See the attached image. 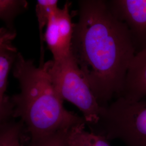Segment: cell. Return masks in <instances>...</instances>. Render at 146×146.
<instances>
[{"mask_svg": "<svg viewBox=\"0 0 146 146\" xmlns=\"http://www.w3.org/2000/svg\"><path fill=\"white\" fill-rule=\"evenodd\" d=\"M16 31H9L6 28H0V123L13 119V105L7 94L8 77L13 68L18 53L13 41Z\"/></svg>", "mask_w": 146, "mask_h": 146, "instance_id": "8992f818", "label": "cell"}, {"mask_svg": "<svg viewBox=\"0 0 146 146\" xmlns=\"http://www.w3.org/2000/svg\"><path fill=\"white\" fill-rule=\"evenodd\" d=\"M20 92L11 98L13 119L20 118L30 142L43 140L61 131L86 123L83 117L66 110L48 72V62L38 67L18 53L13 68Z\"/></svg>", "mask_w": 146, "mask_h": 146, "instance_id": "7a4b0ae2", "label": "cell"}, {"mask_svg": "<svg viewBox=\"0 0 146 146\" xmlns=\"http://www.w3.org/2000/svg\"><path fill=\"white\" fill-rule=\"evenodd\" d=\"M48 62V72L59 96L78 108L87 125L97 124L104 107L99 104L72 54Z\"/></svg>", "mask_w": 146, "mask_h": 146, "instance_id": "277c9868", "label": "cell"}, {"mask_svg": "<svg viewBox=\"0 0 146 146\" xmlns=\"http://www.w3.org/2000/svg\"><path fill=\"white\" fill-rule=\"evenodd\" d=\"M86 123L70 128L66 137L67 146H111L104 136L86 129Z\"/></svg>", "mask_w": 146, "mask_h": 146, "instance_id": "ba28073f", "label": "cell"}, {"mask_svg": "<svg viewBox=\"0 0 146 146\" xmlns=\"http://www.w3.org/2000/svg\"><path fill=\"white\" fill-rule=\"evenodd\" d=\"M69 130L59 131L40 141L30 142L28 146H67L66 137Z\"/></svg>", "mask_w": 146, "mask_h": 146, "instance_id": "5bb4252c", "label": "cell"}, {"mask_svg": "<svg viewBox=\"0 0 146 146\" xmlns=\"http://www.w3.org/2000/svg\"><path fill=\"white\" fill-rule=\"evenodd\" d=\"M89 127L108 141L119 140L125 146H146V100L119 97L103 108L99 122Z\"/></svg>", "mask_w": 146, "mask_h": 146, "instance_id": "3957f363", "label": "cell"}, {"mask_svg": "<svg viewBox=\"0 0 146 146\" xmlns=\"http://www.w3.org/2000/svg\"><path fill=\"white\" fill-rule=\"evenodd\" d=\"M71 54L100 105L121 96L126 75L137 54L131 33L107 1L78 2Z\"/></svg>", "mask_w": 146, "mask_h": 146, "instance_id": "6da1fadb", "label": "cell"}, {"mask_svg": "<svg viewBox=\"0 0 146 146\" xmlns=\"http://www.w3.org/2000/svg\"><path fill=\"white\" fill-rule=\"evenodd\" d=\"M58 0H38L37 1L35 7V11L36 15L38 30L40 32V37L41 40V60H43L44 49L43 42V30L44 27L47 26L49 19L52 13L56 11L58 7Z\"/></svg>", "mask_w": 146, "mask_h": 146, "instance_id": "4fadbf2b", "label": "cell"}, {"mask_svg": "<svg viewBox=\"0 0 146 146\" xmlns=\"http://www.w3.org/2000/svg\"><path fill=\"white\" fill-rule=\"evenodd\" d=\"M25 127L21 121L11 120L0 125V146H24L22 143Z\"/></svg>", "mask_w": 146, "mask_h": 146, "instance_id": "7c38bea8", "label": "cell"}, {"mask_svg": "<svg viewBox=\"0 0 146 146\" xmlns=\"http://www.w3.org/2000/svg\"><path fill=\"white\" fill-rule=\"evenodd\" d=\"M114 15L131 33L137 53L146 48V0L107 1Z\"/></svg>", "mask_w": 146, "mask_h": 146, "instance_id": "5b68a950", "label": "cell"}, {"mask_svg": "<svg viewBox=\"0 0 146 146\" xmlns=\"http://www.w3.org/2000/svg\"><path fill=\"white\" fill-rule=\"evenodd\" d=\"M121 96L133 101L146 98V48L137 52L132 60Z\"/></svg>", "mask_w": 146, "mask_h": 146, "instance_id": "52a82bcc", "label": "cell"}, {"mask_svg": "<svg viewBox=\"0 0 146 146\" xmlns=\"http://www.w3.org/2000/svg\"><path fill=\"white\" fill-rule=\"evenodd\" d=\"M71 5L72 3L67 1L62 8H59L56 11L59 35L64 51L67 55L71 53V45L75 27V23H73L70 14Z\"/></svg>", "mask_w": 146, "mask_h": 146, "instance_id": "9c48e42d", "label": "cell"}, {"mask_svg": "<svg viewBox=\"0 0 146 146\" xmlns=\"http://www.w3.org/2000/svg\"><path fill=\"white\" fill-rule=\"evenodd\" d=\"M58 9L50 16L46 27L45 33L43 34V40L46 43L48 49L52 53V60L55 61L60 60L69 55H67L64 52L59 35L56 17Z\"/></svg>", "mask_w": 146, "mask_h": 146, "instance_id": "30bf717a", "label": "cell"}, {"mask_svg": "<svg viewBox=\"0 0 146 146\" xmlns=\"http://www.w3.org/2000/svg\"><path fill=\"white\" fill-rule=\"evenodd\" d=\"M28 3L26 0H0V18L9 31H16L14 20L26 11Z\"/></svg>", "mask_w": 146, "mask_h": 146, "instance_id": "8fae6325", "label": "cell"}]
</instances>
